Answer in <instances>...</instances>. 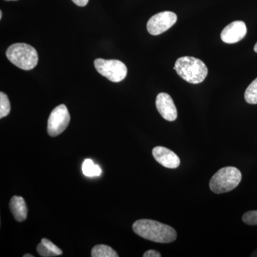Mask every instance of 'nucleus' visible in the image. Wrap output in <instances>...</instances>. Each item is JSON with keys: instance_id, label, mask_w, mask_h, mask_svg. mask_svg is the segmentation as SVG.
<instances>
[{"instance_id": "9b49d317", "label": "nucleus", "mask_w": 257, "mask_h": 257, "mask_svg": "<svg viewBox=\"0 0 257 257\" xmlns=\"http://www.w3.org/2000/svg\"><path fill=\"white\" fill-rule=\"evenodd\" d=\"M10 210L17 221H25L28 217V207L23 197L14 196L10 203Z\"/></svg>"}, {"instance_id": "a211bd4d", "label": "nucleus", "mask_w": 257, "mask_h": 257, "mask_svg": "<svg viewBox=\"0 0 257 257\" xmlns=\"http://www.w3.org/2000/svg\"><path fill=\"white\" fill-rule=\"evenodd\" d=\"M41 242L43 243L44 244H45L47 248H50L51 251H53V252H55L56 254L57 255V256H59V255L62 254V250H61L60 248L58 247V246H56L55 243H52V241H50V240L45 239V238H44V239H42Z\"/></svg>"}, {"instance_id": "5701e85b", "label": "nucleus", "mask_w": 257, "mask_h": 257, "mask_svg": "<svg viewBox=\"0 0 257 257\" xmlns=\"http://www.w3.org/2000/svg\"><path fill=\"white\" fill-rule=\"evenodd\" d=\"M253 50H254L255 52H256V53H257V42H256V45H255L254 47H253Z\"/></svg>"}, {"instance_id": "0eeeda50", "label": "nucleus", "mask_w": 257, "mask_h": 257, "mask_svg": "<svg viewBox=\"0 0 257 257\" xmlns=\"http://www.w3.org/2000/svg\"><path fill=\"white\" fill-rule=\"evenodd\" d=\"M177 21V16L172 12L157 13L149 20L147 28L150 35L156 36L167 31Z\"/></svg>"}, {"instance_id": "b1692460", "label": "nucleus", "mask_w": 257, "mask_h": 257, "mask_svg": "<svg viewBox=\"0 0 257 257\" xmlns=\"http://www.w3.org/2000/svg\"><path fill=\"white\" fill-rule=\"evenodd\" d=\"M3 18V12L0 11V20Z\"/></svg>"}, {"instance_id": "423d86ee", "label": "nucleus", "mask_w": 257, "mask_h": 257, "mask_svg": "<svg viewBox=\"0 0 257 257\" xmlns=\"http://www.w3.org/2000/svg\"><path fill=\"white\" fill-rule=\"evenodd\" d=\"M69 122L70 114L68 109L64 104H60L52 110L49 116L47 133L51 137L58 136L67 128Z\"/></svg>"}, {"instance_id": "20e7f679", "label": "nucleus", "mask_w": 257, "mask_h": 257, "mask_svg": "<svg viewBox=\"0 0 257 257\" xmlns=\"http://www.w3.org/2000/svg\"><path fill=\"white\" fill-rule=\"evenodd\" d=\"M241 180V172L234 167L221 168L211 177V190L215 194L229 192L236 188Z\"/></svg>"}, {"instance_id": "dca6fc26", "label": "nucleus", "mask_w": 257, "mask_h": 257, "mask_svg": "<svg viewBox=\"0 0 257 257\" xmlns=\"http://www.w3.org/2000/svg\"><path fill=\"white\" fill-rule=\"evenodd\" d=\"M242 220L245 224L251 226H257V210L249 211L244 213Z\"/></svg>"}, {"instance_id": "4be33fe9", "label": "nucleus", "mask_w": 257, "mask_h": 257, "mask_svg": "<svg viewBox=\"0 0 257 257\" xmlns=\"http://www.w3.org/2000/svg\"><path fill=\"white\" fill-rule=\"evenodd\" d=\"M251 256L257 257V249L256 250V251H254V252L252 253V254L251 255Z\"/></svg>"}, {"instance_id": "4468645a", "label": "nucleus", "mask_w": 257, "mask_h": 257, "mask_svg": "<svg viewBox=\"0 0 257 257\" xmlns=\"http://www.w3.org/2000/svg\"><path fill=\"white\" fill-rule=\"evenodd\" d=\"M244 99L248 104H257V78L248 85L245 91Z\"/></svg>"}, {"instance_id": "1a4fd4ad", "label": "nucleus", "mask_w": 257, "mask_h": 257, "mask_svg": "<svg viewBox=\"0 0 257 257\" xmlns=\"http://www.w3.org/2000/svg\"><path fill=\"white\" fill-rule=\"evenodd\" d=\"M247 29L242 21H234L224 28L221 33V39L224 43L234 44L241 41L246 35Z\"/></svg>"}, {"instance_id": "f8f14e48", "label": "nucleus", "mask_w": 257, "mask_h": 257, "mask_svg": "<svg viewBox=\"0 0 257 257\" xmlns=\"http://www.w3.org/2000/svg\"><path fill=\"white\" fill-rule=\"evenodd\" d=\"M92 257H118L119 255L110 246L99 244L94 246L91 253Z\"/></svg>"}, {"instance_id": "f3484780", "label": "nucleus", "mask_w": 257, "mask_h": 257, "mask_svg": "<svg viewBox=\"0 0 257 257\" xmlns=\"http://www.w3.org/2000/svg\"><path fill=\"white\" fill-rule=\"evenodd\" d=\"M37 251L39 254L43 257H51L57 256L53 251H51L50 248H47L43 243H39L37 246Z\"/></svg>"}, {"instance_id": "6e6552de", "label": "nucleus", "mask_w": 257, "mask_h": 257, "mask_svg": "<svg viewBox=\"0 0 257 257\" xmlns=\"http://www.w3.org/2000/svg\"><path fill=\"white\" fill-rule=\"evenodd\" d=\"M157 110L164 119L169 121H175L177 118V110L173 99L167 93H160L157 96Z\"/></svg>"}, {"instance_id": "393cba45", "label": "nucleus", "mask_w": 257, "mask_h": 257, "mask_svg": "<svg viewBox=\"0 0 257 257\" xmlns=\"http://www.w3.org/2000/svg\"><path fill=\"white\" fill-rule=\"evenodd\" d=\"M5 1H17V0H5Z\"/></svg>"}, {"instance_id": "412c9836", "label": "nucleus", "mask_w": 257, "mask_h": 257, "mask_svg": "<svg viewBox=\"0 0 257 257\" xmlns=\"http://www.w3.org/2000/svg\"><path fill=\"white\" fill-rule=\"evenodd\" d=\"M24 257H33V255L30 254V253H26V254L24 255Z\"/></svg>"}, {"instance_id": "6ab92c4d", "label": "nucleus", "mask_w": 257, "mask_h": 257, "mask_svg": "<svg viewBox=\"0 0 257 257\" xmlns=\"http://www.w3.org/2000/svg\"><path fill=\"white\" fill-rule=\"evenodd\" d=\"M144 257H160L161 254L158 251H155V250L151 249L146 251L143 254Z\"/></svg>"}, {"instance_id": "f03ea898", "label": "nucleus", "mask_w": 257, "mask_h": 257, "mask_svg": "<svg viewBox=\"0 0 257 257\" xmlns=\"http://www.w3.org/2000/svg\"><path fill=\"white\" fill-rule=\"evenodd\" d=\"M174 69L181 78L191 84L204 82L208 74L206 64L199 59L193 57H182L175 62Z\"/></svg>"}, {"instance_id": "aec40b11", "label": "nucleus", "mask_w": 257, "mask_h": 257, "mask_svg": "<svg viewBox=\"0 0 257 257\" xmlns=\"http://www.w3.org/2000/svg\"><path fill=\"white\" fill-rule=\"evenodd\" d=\"M74 4L77 5V6L84 7L87 5L89 0H72Z\"/></svg>"}, {"instance_id": "9d476101", "label": "nucleus", "mask_w": 257, "mask_h": 257, "mask_svg": "<svg viewBox=\"0 0 257 257\" xmlns=\"http://www.w3.org/2000/svg\"><path fill=\"white\" fill-rule=\"evenodd\" d=\"M155 160L168 169H176L180 165V160L175 152L164 147H156L152 150Z\"/></svg>"}, {"instance_id": "f257e3e1", "label": "nucleus", "mask_w": 257, "mask_h": 257, "mask_svg": "<svg viewBox=\"0 0 257 257\" xmlns=\"http://www.w3.org/2000/svg\"><path fill=\"white\" fill-rule=\"evenodd\" d=\"M133 228L135 234L154 242H173L177 237V231L172 226L152 219L136 221Z\"/></svg>"}, {"instance_id": "2eb2a0df", "label": "nucleus", "mask_w": 257, "mask_h": 257, "mask_svg": "<svg viewBox=\"0 0 257 257\" xmlns=\"http://www.w3.org/2000/svg\"><path fill=\"white\" fill-rule=\"evenodd\" d=\"M11 106L9 98L4 92H0V118L8 116L10 114Z\"/></svg>"}, {"instance_id": "ddd939ff", "label": "nucleus", "mask_w": 257, "mask_h": 257, "mask_svg": "<svg viewBox=\"0 0 257 257\" xmlns=\"http://www.w3.org/2000/svg\"><path fill=\"white\" fill-rule=\"evenodd\" d=\"M82 172L87 177H98L101 175V170L99 165H95L92 160H85L83 162Z\"/></svg>"}, {"instance_id": "7ed1b4c3", "label": "nucleus", "mask_w": 257, "mask_h": 257, "mask_svg": "<svg viewBox=\"0 0 257 257\" xmlns=\"http://www.w3.org/2000/svg\"><path fill=\"white\" fill-rule=\"evenodd\" d=\"M6 55L10 62L23 70H31L38 63L37 50L28 44L16 43L11 45L8 47Z\"/></svg>"}, {"instance_id": "39448f33", "label": "nucleus", "mask_w": 257, "mask_h": 257, "mask_svg": "<svg viewBox=\"0 0 257 257\" xmlns=\"http://www.w3.org/2000/svg\"><path fill=\"white\" fill-rule=\"evenodd\" d=\"M94 64L96 71L112 82H121L127 74L126 65L119 60L98 58Z\"/></svg>"}]
</instances>
